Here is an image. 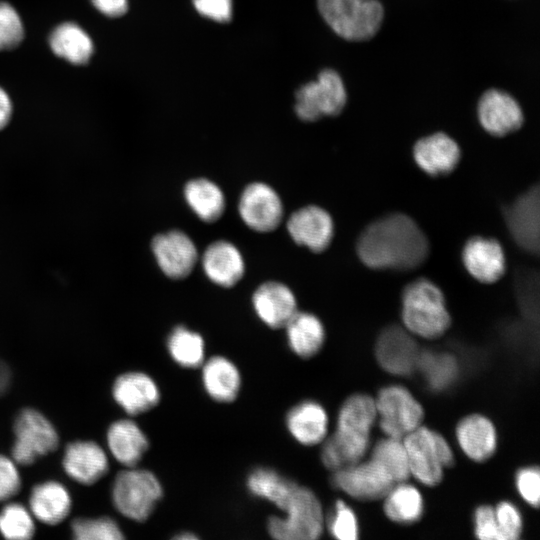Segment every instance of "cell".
Segmentation results:
<instances>
[{"label": "cell", "instance_id": "1", "mask_svg": "<svg viewBox=\"0 0 540 540\" xmlns=\"http://www.w3.org/2000/svg\"><path fill=\"white\" fill-rule=\"evenodd\" d=\"M356 250L360 260L370 268L405 271L426 260L429 243L412 218L394 213L367 226L357 240Z\"/></svg>", "mask_w": 540, "mask_h": 540}, {"label": "cell", "instance_id": "2", "mask_svg": "<svg viewBox=\"0 0 540 540\" xmlns=\"http://www.w3.org/2000/svg\"><path fill=\"white\" fill-rule=\"evenodd\" d=\"M377 420L375 399L356 393L342 404L334 433L324 439L321 460L333 471L364 458L370 447V434Z\"/></svg>", "mask_w": 540, "mask_h": 540}, {"label": "cell", "instance_id": "3", "mask_svg": "<svg viewBox=\"0 0 540 540\" xmlns=\"http://www.w3.org/2000/svg\"><path fill=\"white\" fill-rule=\"evenodd\" d=\"M285 513L271 516L267 522L269 535L277 540H315L324 528L322 505L309 488L286 477L270 500Z\"/></svg>", "mask_w": 540, "mask_h": 540}, {"label": "cell", "instance_id": "4", "mask_svg": "<svg viewBox=\"0 0 540 540\" xmlns=\"http://www.w3.org/2000/svg\"><path fill=\"white\" fill-rule=\"evenodd\" d=\"M109 496L115 513L141 523L153 513L163 496L157 476L148 469L123 467L110 479Z\"/></svg>", "mask_w": 540, "mask_h": 540}, {"label": "cell", "instance_id": "5", "mask_svg": "<svg viewBox=\"0 0 540 540\" xmlns=\"http://www.w3.org/2000/svg\"><path fill=\"white\" fill-rule=\"evenodd\" d=\"M10 457L20 468H27L54 453L62 444L54 423L39 409L25 406L17 411L12 425Z\"/></svg>", "mask_w": 540, "mask_h": 540}, {"label": "cell", "instance_id": "6", "mask_svg": "<svg viewBox=\"0 0 540 540\" xmlns=\"http://www.w3.org/2000/svg\"><path fill=\"white\" fill-rule=\"evenodd\" d=\"M401 316L412 335L425 339L442 336L451 323L442 291L427 279H418L406 286Z\"/></svg>", "mask_w": 540, "mask_h": 540}, {"label": "cell", "instance_id": "7", "mask_svg": "<svg viewBox=\"0 0 540 540\" xmlns=\"http://www.w3.org/2000/svg\"><path fill=\"white\" fill-rule=\"evenodd\" d=\"M318 10L340 37L365 41L380 29L384 9L378 0H317Z\"/></svg>", "mask_w": 540, "mask_h": 540}, {"label": "cell", "instance_id": "8", "mask_svg": "<svg viewBox=\"0 0 540 540\" xmlns=\"http://www.w3.org/2000/svg\"><path fill=\"white\" fill-rule=\"evenodd\" d=\"M410 475L426 486L438 485L444 469L454 462L448 441L440 433L420 425L403 439Z\"/></svg>", "mask_w": 540, "mask_h": 540}, {"label": "cell", "instance_id": "9", "mask_svg": "<svg viewBox=\"0 0 540 540\" xmlns=\"http://www.w3.org/2000/svg\"><path fill=\"white\" fill-rule=\"evenodd\" d=\"M26 503L37 522L35 537H53L54 530L64 525L72 512V495L68 486L58 479L33 483L19 499Z\"/></svg>", "mask_w": 540, "mask_h": 540}, {"label": "cell", "instance_id": "10", "mask_svg": "<svg viewBox=\"0 0 540 540\" xmlns=\"http://www.w3.org/2000/svg\"><path fill=\"white\" fill-rule=\"evenodd\" d=\"M60 465L66 485L91 486L111 473V458L106 447L93 439H73L60 450Z\"/></svg>", "mask_w": 540, "mask_h": 540}, {"label": "cell", "instance_id": "11", "mask_svg": "<svg viewBox=\"0 0 540 540\" xmlns=\"http://www.w3.org/2000/svg\"><path fill=\"white\" fill-rule=\"evenodd\" d=\"M374 399L379 426L385 436L403 439L422 424L423 407L406 387L388 385Z\"/></svg>", "mask_w": 540, "mask_h": 540}, {"label": "cell", "instance_id": "12", "mask_svg": "<svg viewBox=\"0 0 540 540\" xmlns=\"http://www.w3.org/2000/svg\"><path fill=\"white\" fill-rule=\"evenodd\" d=\"M295 112L303 121L313 122L324 116L338 115L346 105L347 94L340 75L321 71L316 80L303 85L295 95Z\"/></svg>", "mask_w": 540, "mask_h": 540}, {"label": "cell", "instance_id": "13", "mask_svg": "<svg viewBox=\"0 0 540 540\" xmlns=\"http://www.w3.org/2000/svg\"><path fill=\"white\" fill-rule=\"evenodd\" d=\"M331 482L345 494L360 501L383 499L396 484L389 473L371 457L333 471Z\"/></svg>", "mask_w": 540, "mask_h": 540}, {"label": "cell", "instance_id": "14", "mask_svg": "<svg viewBox=\"0 0 540 540\" xmlns=\"http://www.w3.org/2000/svg\"><path fill=\"white\" fill-rule=\"evenodd\" d=\"M110 394L116 406L128 417L139 416L152 410L161 397L154 379L139 370H128L116 375Z\"/></svg>", "mask_w": 540, "mask_h": 540}, {"label": "cell", "instance_id": "15", "mask_svg": "<svg viewBox=\"0 0 540 540\" xmlns=\"http://www.w3.org/2000/svg\"><path fill=\"white\" fill-rule=\"evenodd\" d=\"M419 353L412 334L397 325L386 327L375 346L379 365L386 372L397 376H407L416 369Z\"/></svg>", "mask_w": 540, "mask_h": 540}, {"label": "cell", "instance_id": "16", "mask_svg": "<svg viewBox=\"0 0 540 540\" xmlns=\"http://www.w3.org/2000/svg\"><path fill=\"white\" fill-rule=\"evenodd\" d=\"M238 209L244 223L258 232H270L282 221V202L276 191L264 183L248 185L241 194Z\"/></svg>", "mask_w": 540, "mask_h": 540}, {"label": "cell", "instance_id": "17", "mask_svg": "<svg viewBox=\"0 0 540 540\" xmlns=\"http://www.w3.org/2000/svg\"><path fill=\"white\" fill-rule=\"evenodd\" d=\"M510 235L525 252L539 251V188L531 187L504 209Z\"/></svg>", "mask_w": 540, "mask_h": 540}, {"label": "cell", "instance_id": "18", "mask_svg": "<svg viewBox=\"0 0 540 540\" xmlns=\"http://www.w3.org/2000/svg\"><path fill=\"white\" fill-rule=\"evenodd\" d=\"M149 439L132 417H119L105 431V447L112 461L122 467H135L149 449Z\"/></svg>", "mask_w": 540, "mask_h": 540}, {"label": "cell", "instance_id": "19", "mask_svg": "<svg viewBox=\"0 0 540 540\" xmlns=\"http://www.w3.org/2000/svg\"><path fill=\"white\" fill-rule=\"evenodd\" d=\"M151 246L160 269L169 278L187 277L196 264L197 249L190 237L181 231L156 235Z\"/></svg>", "mask_w": 540, "mask_h": 540}, {"label": "cell", "instance_id": "20", "mask_svg": "<svg viewBox=\"0 0 540 540\" xmlns=\"http://www.w3.org/2000/svg\"><path fill=\"white\" fill-rule=\"evenodd\" d=\"M478 119L488 133L498 137L518 130L524 120L518 102L508 93L497 89H490L481 96Z\"/></svg>", "mask_w": 540, "mask_h": 540}, {"label": "cell", "instance_id": "21", "mask_svg": "<svg viewBox=\"0 0 540 540\" xmlns=\"http://www.w3.org/2000/svg\"><path fill=\"white\" fill-rule=\"evenodd\" d=\"M291 238L313 252L325 250L333 237V220L318 206H306L295 211L287 221Z\"/></svg>", "mask_w": 540, "mask_h": 540}, {"label": "cell", "instance_id": "22", "mask_svg": "<svg viewBox=\"0 0 540 540\" xmlns=\"http://www.w3.org/2000/svg\"><path fill=\"white\" fill-rule=\"evenodd\" d=\"M462 260L471 276L482 283L499 280L505 271V256L501 244L480 236L467 241Z\"/></svg>", "mask_w": 540, "mask_h": 540}, {"label": "cell", "instance_id": "23", "mask_svg": "<svg viewBox=\"0 0 540 540\" xmlns=\"http://www.w3.org/2000/svg\"><path fill=\"white\" fill-rule=\"evenodd\" d=\"M417 165L431 176L452 172L458 165L461 152L458 144L445 133H434L421 138L413 148Z\"/></svg>", "mask_w": 540, "mask_h": 540}, {"label": "cell", "instance_id": "24", "mask_svg": "<svg viewBox=\"0 0 540 540\" xmlns=\"http://www.w3.org/2000/svg\"><path fill=\"white\" fill-rule=\"evenodd\" d=\"M253 305L258 317L269 327H285L297 312L296 299L284 284L274 281L260 285L253 295Z\"/></svg>", "mask_w": 540, "mask_h": 540}, {"label": "cell", "instance_id": "25", "mask_svg": "<svg viewBox=\"0 0 540 540\" xmlns=\"http://www.w3.org/2000/svg\"><path fill=\"white\" fill-rule=\"evenodd\" d=\"M455 434L461 450L473 461L484 462L496 450L495 426L481 414H470L462 418L456 426Z\"/></svg>", "mask_w": 540, "mask_h": 540}, {"label": "cell", "instance_id": "26", "mask_svg": "<svg viewBox=\"0 0 540 540\" xmlns=\"http://www.w3.org/2000/svg\"><path fill=\"white\" fill-rule=\"evenodd\" d=\"M329 419L319 403L306 400L292 407L286 415V426L292 437L302 445L313 446L327 437Z\"/></svg>", "mask_w": 540, "mask_h": 540}, {"label": "cell", "instance_id": "27", "mask_svg": "<svg viewBox=\"0 0 540 540\" xmlns=\"http://www.w3.org/2000/svg\"><path fill=\"white\" fill-rule=\"evenodd\" d=\"M203 269L208 278L217 285L231 287L244 274V261L239 250L228 241H216L205 250Z\"/></svg>", "mask_w": 540, "mask_h": 540}, {"label": "cell", "instance_id": "28", "mask_svg": "<svg viewBox=\"0 0 540 540\" xmlns=\"http://www.w3.org/2000/svg\"><path fill=\"white\" fill-rule=\"evenodd\" d=\"M202 382L207 394L217 402L228 403L236 399L241 376L233 362L223 356H214L202 369Z\"/></svg>", "mask_w": 540, "mask_h": 540}, {"label": "cell", "instance_id": "29", "mask_svg": "<svg viewBox=\"0 0 540 540\" xmlns=\"http://www.w3.org/2000/svg\"><path fill=\"white\" fill-rule=\"evenodd\" d=\"M285 328L288 344L297 356L311 358L323 347L325 330L317 316L297 311Z\"/></svg>", "mask_w": 540, "mask_h": 540}, {"label": "cell", "instance_id": "30", "mask_svg": "<svg viewBox=\"0 0 540 540\" xmlns=\"http://www.w3.org/2000/svg\"><path fill=\"white\" fill-rule=\"evenodd\" d=\"M52 51L59 57L77 65L87 63L93 54V42L77 24L62 23L49 37Z\"/></svg>", "mask_w": 540, "mask_h": 540}, {"label": "cell", "instance_id": "31", "mask_svg": "<svg viewBox=\"0 0 540 540\" xmlns=\"http://www.w3.org/2000/svg\"><path fill=\"white\" fill-rule=\"evenodd\" d=\"M383 499L385 515L393 522L412 524L422 516V495L415 486L405 481L394 484Z\"/></svg>", "mask_w": 540, "mask_h": 540}, {"label": "cell", "instance_id": "32", "mask_svg": "<svg viewBox=\"0 0 540 540\" xmlns=\"http://www.w3.org/2000/svg\"><path fill=\"white\" fill-rule=\"evenodd\" d=\"M184 196L195 214L203 221L214 222L224 211L225 199L221 189L208 179L189 181Z\"/></svg>", "mask_w": 540, "mask_h": 540}, {"label": "cell", "instance_id": "33", "mask_svg": "<svg viewBox=\"0 0 540 540\" xmlns=\"http://www.w3.org/2000/svg\"><path fill=\"white\" fill-rule=\"evenodd\" d=\"M70 539L121 540L125 533L116 518L110 514L72 516L67 520Z\"/></svg>", "mask_w": 540, "mask_h": 540}, {"label": "cell", "instance_id": "34", "mask_svg": "<svg viewBox=\"0 0 540 540\" xmlns=\"http://www.w3.org/2000/svg\"><path fill=\"white\" fill-rule=\"evenodd\" d=\"M416 369L420 370L428 386L435 391L451 386L459 373L457 360L446 352L420 351Z\"/></svg>", "mask_w": 540, "mask_h": 540}, {"label": "cell", "instance_id": "35", "mask_svg": "<svg viewBox=\"0 0 540 540\" xmlns=\"http://www.w3.org/2000/svg\"><path fill=\"white\" fill-rule=\"evenodd\" d=\"M37 522L26 503L13 499L0 505V537L7 540L35 538Z\"/></svg>", "mask_w": 540, "mask_h": 540}, {"label": "cell", "instance_id": "36", "mask_svg": "<svg viewBox=\"0 0 540 540\" xmlns=\"http://www.w3.org/2000/svg\"><path fill=\"white\" fill-rule=\"evenodd\" d=\"M167 348L172 359L182 367L196 368L204 361L203 338L183 326L172 331L167 340Z\"/></svg>", "mask_w": 540, "mask_h": 540}, {"label": "cell", "instance_id": "37", "mask_svg": "<svg viewBox=\"0 0 540 540\" xmlns=\"http://www.w3.org/2000/svg\"><path fill=\"white\" fill-rule=\"evenodd\" d=\"M370 457L389 473L395 483L409 478L408 457L402 439L388 436L380 439L373 446Z\"/></svg>", "mask_w": 540, "mask_h": 540}, {"label": "cell", "instance_id": "38", "mask_svg": "<svg viewBox=\"0 0 540 540\" xmlns=\"http://www.w3.org/2000/svg\"><path fill=\"white\" fill-rule=\"evenodd\" d=\"M330 534L339 540H356L359 526L355 512L344 501L335 503L333 512L327 523Z\"/></svg>", "mask_w": 540, "mask_h": 540}, {"label": "cell", "instance_id": "39", "mask_svg": "<svg viewBox=\"0 0 540 540\" xmlns=\"http://www.w3.org/2000/svg\"><path fill=\"white\" fill-rule=\"evenodd\" d=\"M24 37V27L16 10L8 3L0 2V50L17 47Z\"/></svg>", "mask_w": 540, "mask_h": 540}, {"label": "cell", "instance_id": "40", "mask_svg": "<svg viewBox=\"0 0 540 540\" xmlns=\"http://www.w3.org/2000/svg\"><path fill=\"white\" fill-rule=\"evenodd\" d=\"M22 489L20 467L9 454L0 452V505L17 499Z\"/></svg>", "mask_w": 540, "mask_h": 540}, {"label": "cell", "instance_id": "41", "mask_svg": "<svg viewBox=\"0 0 540 540\" xmlns=\"http://www.w3.org/2000/svg\"><path fill=\"white\" fill-rule=\"evenodd\" d=\"M494 511L502 540L518 539L522 533L523 521L517 507L509 501H502Z\"/></svg>", "mask_w": 540, "mask_h": 540}, {"label": "cell", "instance_id": "42", "mask_svg": "<svg viewBox=\"0 0 540 540\" xmlns=\"http://www.w3.org/2000/svg\"><path fill=\"white\" fill-rule=\"evenodd\" d=\"M516 488L529 505L538 507L540 499V473L534 466L521 468L516 474Z\"/></svg>", "mask_w": 540, "mask_h": 540}, {"label": "cell", "instance_id": "43", "mask_svg": "<svg viewBox=\"0 0 540 540\" xmlns=\"http://www.w3.org/2000/svg\"><path fill=\"white\" fill-rule=\"evenodd\" d=\"M474 532L481 540H502L495 517L494 507L481 505L474 513Z\"/></svg>", "mask_w": 540, "mask_h": 540}, {"label": "cell", "instance_id": "44", "mask_svg": "<svg viewBox=\"0 0 540 540\" xmlns=\"http://www.w3.org/2000/svg\"><path fill=\"white\" fill-rule=\"evenodd\" d=\"M196 11L216 22L224 23L231 20L232 0H192Z\"/></svg>", "mask_w": 540, "mask_h": 540}, {"label": "cell", "instance_id": "45", "mask_svg": "<svg viewBox=\"0 0 540 540\" xmlns=\"http://www.w3.org/2000/svg\"><path fill=\"white\" fill-rule=\"evenodd\" d=\"M93 5L109 17H119L126 13L127 0H91Z\"/></svg>", "mask_w": 540, "mask_h": 540}, {"label": "cell", "instance_id": "46", "mask_svg": "<svg viewBox=\"0 0 540 540\" xmlns=\"http://www.w3.org/2000/svg\"><path fill=\"white\" fill-rule=\"evenodd\" d=\"M12 116V103L7 93L0 87V130L9 123Z\"/></svg>", "mask_w": 540, "mask_h": 540}, {"label": "cell", "instance_id": "47", "mask_svg": "<svg viewBox=\"0 0 540 540\" xmlns=\"http://www.w3.org/2000/svg\"><path fill=\"white\" fill-rule=\"evenodd\" d=\"M176 539H179V540H183V539H197V536L195 534H192L191 532H184L182 534H178L177 536H175Z\"/></svg>", "mask_w": 540, "mask_h": 540}]
</instances>
